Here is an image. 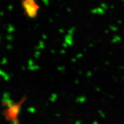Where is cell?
<instances>
[{
  "label": "cell",
  "instance_id": "6da1fadb",
  "mask_svg": "<svg viewBox=\"0 0 124 124\" xmlns=\"http://www.w3.org/2000/svg\"><path fill=\"white\" fill-rule=\"evenodd\" d=\"M21 5L24 13L29 18L34 19L40 11V5L37 0H22Z\"/></svg>",
  "mask_w": 124,
  "mask_h": 124
},
{
  "label": "cell",
  "instance_id": "7a4b0ae2",
  "mask_svg": "<svg viewBox=\"0 0 124 124\" xmlns=\"http://www.w3.org/2000/svg\"><path fill=\"white\" fill-rule=\"evenodd\" d=\"M25 98L21 100L19 103L14 104L13 105L9 107V108L5 111V116L6 120L12 122L13 124H18L19 123V115L20 113L21 107L25 102Z\"/></svg>",
  "mask_w": 124,
  "mask_h": 124
}]
</instances>
